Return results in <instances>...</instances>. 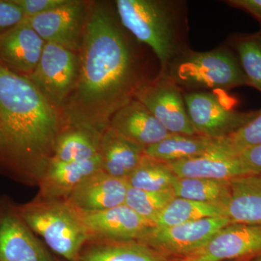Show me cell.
<instances>
[{"label":"cell","mask_w":261,"mask_h":261,"mask_svg":"<svg viewBox=\"0 0 261 261\" xmlns=\"http://www.w3.org/2000/svg\"><path fill=\"white\" fill-rule=\"evenodd\" d=\"M107 3L88 7L74 88L61 115L63 128L82 127L102 133L113 115L154 80L145 73L140 57Z\"/></svg>","instance_id":"1"},{"label":"cell","mask_w":261,"mask_h":261,"mask_svg":"<svg viewBox=\"0 0 261 261\" xmlns=\"http://www.w3.org/2000/svg\"><path fill=\"white\" fill-rule=\"evenodd\" d=\"M63 129L58 109L25 75L0 64V154L38 186Z\"/></svg>","instance_id":"2"},{"label":"cell","mask_w":261,"mask_h":261,"mask_svg":"<svg viewBox=\"0 0 261 261\" xmlns=\"http://www.w3.org/2000/svg\"><path fill=\"white\" fill-rule=\"evenodd\" d=\"M115 6L123 28L157 58L160 73L190 49L187 1L117 0Z\"/></svg>","instance_id":"3"},{"label":"cell","mask_w":261,"mask_h":261,"mask_svg":"<svg viewBox=\"0 0 261 261\" xmlns=\"http://www.w3.org/2000/svg\"><path fill=\"white\" fill-rule=\"evenodd\" d=\"M184 92L226 91L249 86L238 57L229 44L213 50L195 51L191 48L178 56L165 73Z\"/></svg>","instance_id":"4"},{"label":"cell","mask_w":261,"mask_h":261,"mask_svg":"<svg viewBox=\"0 0 261 261\" xmlns=\"http://www.w3.org/2000/svg\"><path fill=\"white\" fill-rule=\"evenodd\" d=\"M17 208L31 229L53 252L65 261H79L88 236L74 207L66 200L37 196Z\"/></svg>","instance_id":"5"},{"label":"cell","mask_w":261,"mask_h":261,"mask_svg":"<svg viewBox=\"0 0 261 261\" xmlns=\"http://www.w3.org/2000/svg\"><path fill=\"white\" fill-rule=\"evenodd\" d=\"M187 113L196 133L210 138H225L246 125L257 111L234 109L236 101L224 91L184 92Z\"/></svg>","instance_id":"6"},{"label":"cell","mask_w":261,"mask_h":261,"mask_svg":"<svg viewBox=\"0 0 261 261\" xmlns=\"http://www.w3.org/2000/svg\"><path fill=\"white\" fill-rule=\"evenodd\" d=\"M80 57L53 43H45L37 68L27 75L41 93L58 109L74 88L78 78Z\"/></svg>","instance_id":"7"},{"label":"cell","mask_w":261,"mask_h":261,"mask_svg":"<svg viewBox=\"0 0 261 261\" xmlns=\"http://www.w3.org/2000/svg\"><path fill=\"white\" fill-rule=\"evenodd\" d=\"M135 99L142 103L169 133L196 135L187 113L184 91L166 73L142 86Z\"/></svg>","instance_id":"8"},{"label":"cell","mask_w":261,"mask_h":261,"mask_svg":"<svg viewBox=\"0 0 261 261\" xmlns=\"http://www.w3.org/2000/svg\"><path fill=\"white\" fill-rule=\"evenodd\" d=\"M231 224L226 216L159 228L152 226L138 241L168 256L181 258L200 249L224 226Z\"/></svg>","instance_id":"9"},{"label":"cell","mask_w":261,"mask_h":261,"mask_svg":"<svg viewBox=\"0 0 261 261\" xmlns=\"http://www.w3.org/2000/svg\"><path fill=\"white\" fill-rule=\"evenodd\" d=\"M261 254V225L231 224L178 261H247Z\"/></svg>","instance_id":"10"},{"label":"cell","mask_w":261,"mask_h":261,"mask_svg":"<svg viewBox=\"0 0 261 261\" xmlns=\"http://www.w3.org/2000/svg\"><path fill=\"white\" fill-rule=\"evenodd\" d=\"M85 2L68 0L43 14L25 18L45 43H53L75 53L81 50L87 18Z\"/></svg>","instance_id":"11"},{"label":"cell","mask_w":261,"mask_h":261,"mask_svg":"<svg viewBox=\"0 0 261 261\" xmlns=\"http://www.w3.org/2000/svg\"><path fill=\"white\" fill-rule=\"evenodd\" d=\"M0 261H55L9 202L0 204Z\"/></svg>","instance_id":"12"},{"label":"cell","mask_w":261,"mask_h":261,"mask_svg":"<svg viewBox=\"0 0 261 261\" xmlns=\"http://www.w3.org/2000/svg\"><path fill=\"white\" fill-rule=\"evenodd\" d=\"M75 210L88 240H137L154 226L125 204L102 211Z\"/></svg>","instance_id":"13"},{"label":"cell","mask_w":261,"mask_h":261,"mask_svg":"<svg viewBox=\"0 0 261 261\" xmlns=\"http://www.w3.org/2000/svg\"><path fill=\"white\" fill-rule=\"evenodd\" d=\"M45 42L27 19L0 34V64L18 74L28 75L37 68Z\"/></svg>","instance_id":"14"},{"label":"cell","mask_w":261,"mask_h":261,"mask_svg":"<svg viewBox=\"0 0 261 261\" xmlns=\"http://www.w3.org/2000/svg\"><path fill=\"white\" fill-rule=\"evenodd\" d=\"M128 181L113 177L102 169L81 182L66 201L81 211H97L125 203Z\"/></svg>","instance_id":"15"},{"label":"cell","mask_w":261,"mask_h":261,"mask_svg":"<svg viewBox=\"0 0 261 261\" xmlns=\"http://www.w3.org/2000/svg\"><path fill=\"white\" fill-rule=\"evenodd\" d=\"M109 126L125 138L147 148L171 133L137 99H133L111 118Z\"/></svg>","instance_id":"16"},{"label":"cell","mask_w":261,"mask_h":261,"mask_svg":"<svg viewBox=\"0 0 261 261\" xmlns=\"http://www.w3.org/2000/svg\"><path fill=\"white\" fill-rule=\"evenodd\" d=\"M101 170L100 156L79 162L51 160L38 187V197L66 200L76 187L92 173Z\"/></svg>","instance_id":"17"},{"label":"cell","mask_w":261,"mask_h":261,"mask_svg":"<svg viewBox=\"0 0 261 261\" xmlns=\"http://www.w3.org/2000/svg\"><path fill=\"white\" fill-rule=\"evenodd\" d=\"M216 147L202 155L167 164L178 178L231 180L249 175L239 156L225 154Z\"/></svg>","instance_id":"18"},{"label":"cell","mask_w":261,"mask_h":261,"mask_svg":"<svg viewBox=\"0 0 261 261\" xmlns=\"http://www.w3.org/2000/svg\"><path fill=\"white\" fill-rule=\"evenodd\" d=\"M145 150L109 126L99 142L101 169L113 177L127 180L145 155Z\"/></svg>","instance_id":"19"},{"label":"cell","mask_w":261,"mask_h":261,"mask_svg":"<svg viewBox=\"0 0 261 261\" xmlns=\"http://www.w3.org/2000/svg\"><path fill=\"white\" fill-rule=\"evenodd\" d=\"M79 261H178L138 240H89Z\"/></svg>","instance_id":"20"},{"label":"cell","mask_w":261,"mask_h":261,"mask_svg":"<svg viewBox=\"0 0 261 261\" xmlns=\"http://www.w3.org/2000/svg\"><path fill=\"white\" fill-rule=\"evenodd\" d=\"M226 216L231 223L261 225V174L232 178Z\"/></svg>","instance_id":"21"},{"label":"cell","mask_w":261,"mask_h":261,"mask_svg":"<svg viewBox=\"0 0 261 261\" xmlns=\"http://www.w3.org/2000/svg\"><path fill=\"white\" fill-rule=\"evenodd\" d=\"M216 139L204 136L171 134L167 137L147 147L146 155L166 163L192 159L213 150L218 144Z\"/></svg>","instance_id":"22"},{"label":"cell","mask_w":261,"mask_h":261,"mask_svg":"<svg viewBox=\"0 0 261 261\" xmlns=\"http://www.w3.org/2000/svg\"><path fill=\"white\" fill-rule=\"evenodd\" d=\"M102 133L82 127H65L56 141L53 160L61 162H79L99 154Z\"/></svg>","instance_id":"23"},{"label":"cell","mask_w":261,"mask_h":261,"mask_svg":"<svg viewBox=\"0 0 261 261\" xmlns=\"http://www.w3.org/2000/svg\"><path fill=\"white\" fill-rule=\"evenodd\" d=\"M172 188L176 197L221 205L226 209L231 199L230 180L178 178Z\"/></svg>","instance_id":"24"},{"label":"cell","mask_w":261,"mask_h":261,"mask_svg":"<svg viewBox=\"0 0 261 261\" xmlns=\"http://www.w3.org/2000/svg\"><path fill=\"white\" fill-rule=\"evenodd\" d=\"M226 216V208L215 204L175 197L154 222L155 227L163 228L191 222L207 218Z\"/></svg>","instance_id":"25"},{"label":"cell","mask_w":261,"mask_h":261,"mask_svg":"<svg viewBox=\"0 0 261 261\" xmlns=\"http://www.w3.org/2000/svg\"><path fill=\"white\" fill-rule=\"evenodd\" d=\"M177 178L167 163L145 154L127 181L130 187L139 190L162 191L172 188Z\"/></svg>","instance_id":"26"},{"label":"cell","mask_w":261,"mask_h":261,"mask_svg":"<svg viewBox=\"0 0 261 261\" xmlns=\"http://www.w3.org/2000/svg\"><path fill=\"white\" fill-rule=\"evenodd\" d=\"M249 86L261 92V34H237L230 38Z\"/></svg>","instance_id":"27"},{"label":"cell","mask_w":261,"mask_h":261,"mask_svg":"<svg viewBox=\"0 0 261 261\" xmlns=\"http://www.w3.org/2000/svg\"><path fill=\"white\" fill-rule=\"evenodd\" d=\"M175 197L173 188L162 191H146L129 186L124 204L154 225L158 216Z\"/></svg>","instance_id":"28"},{"label":"cell","mask_w":261,"mask_h":261,"mask_svg":"<svg viewBox=\"0 0 261 261\" xmlns=\"http://www.w3.org/2000/svg\"><path fill=\"white\" fill-rule=\"evenodd\" d=\"M261 145V109L253 119L231 135L220 139L216 149L229 155L238 156L245 149Z\"/></svg>","instance_id":"29"},{"label":"cell","mask_w":261,"mask_h":261,"mask_svg":"<svg viewBox=\"0 0 261 261\" xmlns=\"http://www.w3.org/2000/svg\"><path fill=\"white\" fill-rule=\"evenodd\" d=\"M18 5L25 18H32L43 14L65 4L68 0H11Z\"/></svg>","instance_id":"30"},{"label":"cell","mask_w":261,"mask_h":261,"mask_svg":"<svg viewBox=\"0 0 261 261\" xmlns=\"http://www.w3.org/2000/svg\"><path fill=\"white\" fill-rule=\"evenodd\" d=\"M25 19L23 12L11 0H0V34Z\"/></svg>","instance_id":"31"},{"label":"cell","mask_w":261,"mask_h":261,"mask_svg":"<svg viewBox=\"0 0 261 261\" xmlns=\"http://www.w3.org/2000/svg\"><path fill=\"white\" fill-rule=\"evenodd\" d=\"M238 156L249 175L261 174V145L245 149Z\"/></svg>","instance_id":"32"},{"label":"cell","mask_w":261,"mask_h":261,"mask_svg":"<svg viewBox=\"0 0 261 261\" xmlns=\"http://www.w3.org/2000/svg\"><path fill=\"white\" fill-rule=\"evenodd\" d=\"M225 3L233 8L246 12L258 20L261 25V0H228Z\"/></svg>","instance_id":"33"},{"label":"cell","mask_w":261,"mask_h":261,"mask_svg":"<svg viewBox=\"0 0 261 261\" xmlns=\"http://www.w3.org/2000/svg\"><path fill=\"white\" fill-rule=\"evenodd\" d=\"M247 261H261V254L260 255H257V256L253 257V258L250 259V260Z\"/></svg>","instance_id":"34"},{"label":"cell","mask_w":261,"mask_h":261,"mask_svg":"<svg viewBox=\"0 0 261 261\" xmlns=\"http://www.w3.org/2000/svg\"><path fill=\"white\" fill-rule=\"evenodd\" d=\"M55 261H65V260H61V259L57 258L56 257H55Z\"/></svg>","instance_id":"35"},{"label":"cell","mask_w":261,"mask_h":261,"mask_svg":"<svg viewBox=\"0 0 261 261\" xmlns=\"http://www.w3.org/2000/svg\"><path fill=\"white\" fill-rule=\"evenodd\" d=\"M260 32L261 34V25H260V32Z\"/></svg>","instance_id":"36"}]
</instances>
